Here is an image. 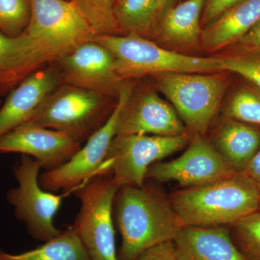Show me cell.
Returning a JSON list of instances; mask_svg holds the SVG:
<instances>
[{"mask_svg":"<svg viewBox=\"0 0 260 260\" xmlns=\"http://www.w3.org/2000/svg\"><path fill=\"white\" fill-rule=\"evenodd\" d=\"M114 208L122 239L119 260H136L149 248L174 240L183 226L169 197L153 183L121 186Z\"/></svg>","mask_w":260,"mask_h":260,"instance_id":"6da1fadb","label":"cell"},{"mask_svg":"<svg viewBox=\"0 0 260 260\" xmlns=\"http://www.w3.org/2000/svg\"><path fill=\"white\" fill-rule=\"evenodd\" d=\"M169 200L183 226H229L259 210L260 194L244 172L193 187L181 188Z\"/></svg>","mask_w":260,"mask_h":260,"instance_id":"7a4b0ae2","label":"cell"},{"mask_svg":"<svg viewBox=\"0 0 260 260\" xmlns=\"http://www.w3.org/2000/svg\"><path fill=\"white\" fill-rule=\"evenodd\" d=\"M112 52L118 75L135 80L162 73H209L223 72L220 57H198L164 49L135 34L94 36Z\"/></svg>","mask_w":260,"mask_h":260,"instance_id":"3957f363","label":"cell"},{"mask_svg":"<svg viewBox=\"0 0 260 260\" xmlns=\"http://www.w3.org/2000/svg\"><path fill=\"white\" fill-rule=\"evenodd\" d=\"M116 103L114 98L61 84L28 121L62 132L82 143L104 125Z\"/></svg>","mask_w":260,"mask_h":260,"instance_id":"277c9868","label":"cell"},{"mask_svg":"<svg viewBox=\"0 0 260 260\" xmlns=\"http://www.w3.org/2000/svg\"><path fill=\"white\" fill-rule=\"evenodd\" d=\"M191 135H205L220 109L229 84L225 71L162 73L152 76Z\"/></svg>","mask_w":260,"mask_h":260,"instance_id":"5b68a950","label":"cell"},{"mask_svg":"<svg viewBox=\"0 0 260 260\" xmlns=\"http://www.w3.org/2000/svg\"><path fill=\"white\" fill-rule=\"evenodd\" d=\"M119 189L112 174H99L75 189L80 212L74 227L93 260H119L113 223L114 198Z\"/></svg>","mask_w":260,"mask_h":260,"instance_id":"8992f818","label":"cell"},{"mask_svg":"<svg viewBox=\"0 0 260 260\" xmlns=\"http://www.w3.org/2000/svg\"><path fill=\"white\" fill-rule=\"evenodd\" d=\"M191 137L116 135L98 175L112 174L119 187L143 185L150 166L184 148Z\"/></svg>","mask_w":260,"mask_h":260,"instance_id":"52a82bcc","label":"cell"},{"mask_svg":"<svg viewBox=\"0 0 260 260\" xmlns=\"http://www.w3.org/2000/svg\"><path fill=\"white\" fill-rule=\"evenodd\" d=\"M135 83V80L124 82L119 88L117 103L112 115L70 160L39 176V184L42 189L53 193L59 191L70 193L97 175L107 157L111 143L117 135L121 113L131 96Z\"/></svg>","mask_w":260,"mask_h":260,"instance_id":"ba28073f","label":"cell"},{"mask_svg":"<svg viewBox=\"0 0 260 260\" xmlns=\"http://www.w3.org/2000/svg\"><path fill=\"white\" fill-rule=\"evenodd\" d=\"M24 32L46 49L53 61L94 37L71 0H32L31 16Z\"/></svg>","mask_w":260,"mask_h":260,"instance_id":"9c48e42d","label":"cell"},{"mask_svg":"<svg viewBox=\"0 0 260 260\" xmlns=\"http://www.w3.org/2000/svg\"><path fill=\"white\" fill-rule=\"evenodd\" d=\"M42 164L28 155H23L13 169L18 186L10 189L6 195L14 206L15 215L26 225L29 234L37 240L46 242L60 234L54 218L60 208L65 192L56 194L44 190L39 184Z\"/></svg>","mask_w":260,"mask_h":260,"instance_id":"30bf717a","label":"cell"},{"mask_svg":"<svg viewBox=\"0 0 260 260\" xmlns=\"http://www.w3.org/2000/svg\"><path fill=\"white\" fill-rule=\"evenodd\" d=\"M51 63L59 71L61 84L114 99H117L119 88L126 80L118 75L112 52L93 40L80 44Z\"/></svg>","mask_w":260,"mask_h":260,"instance_id":"8fae6325","label":"cell"},{"mask_svg":"<svg viewBox=\"0 0 260 260\" xmlns=\"http://www.w3.org/2000/svg\"><path fill=\"white\" fill-rule=\"evenodd\" d=\"M204 135H192L180 156L150 166L146 179L158 182L175 181L182 188L193 187L222 180L237 174Z\"/></svg>","mask_w":260,"mask_h":260,"instance_id":"7c38bea8","label":"cell"},{"mask_svg":"<svg viewBox=\"0 0 260 260\" xmlns=\"http://www.w3.org/2000/svg\"><path fill=\"white\" fill-rule=\"evenodd\" d=\"M188 133L172 105L153 89L138 88L135 83L131 96L121 113L116 135L176 136Z\"/></svg>","mask_w":260,"mask_h":260,"instance_id":"4fadbf2b","label":"cell"},{"mask_svg":"<svg viewBox=\"0 0 260 260\" xmlns=\"http://www.w3.org/2000/svg\"><path fill=\"white\" fill-rule=\"evenodd\" d=\"M81 144L62 132L27 121L0 138V153L28 155L51 171L70 160Z\"/></svg>","mask_w":260,"mask_h":260,"instance_id":"5bb4252c","label":"cell"},{"mask_svg":"<svg viewBox=\"0 0 260 260\" xmlns=\"http://www.w3.org/2000/svg\"><path fill=\"white\" fill-rule=\"evenodd\" d=\"M61 84L59 71L50 63L28 75L13 89L0 107V138L30 120Z\"/></svg>","mask_w":260,"mask_h":260,"instance_id":"9a60e30c","label":"cell"},{"mask_svg":"<svg viewBox=\"0 0 260 260\" xmlns=\"http://www.w3.org/2000/svg\"><path fill=\"white\" fill-rule=\"evenodd\" d=\"M51 62L49 52L25 32L12 37L0 32V97Z\"/></svg>","mask_w":260,"mask_h":260,"instance_id":"2e32d148","label":"cell"},{"mask_svg":"<svg viewBox=\"0 0 260 260\" xmlns=\"http://www.w3.org/2000/svg\"><path fill=\"white\" fill-rule=\"evenodd\" d=\"M173 243L179 260H246L229 226L184 225Z\"/></svg>","mask_w":260,"mask_h":260,"instance_id":"e0dca14e","label":"cell"},{"mask_svg":"<svg viewBox=\"0 0 260 260\" xmlns=\"http://www.w3.org/2000/svg\"><path fill=\"white\" fill-rule=\"evenodd\" d=\"M219 155L236 172H244L260 147V129L224 116L209 140Z\"/></svg>","mask_w":260,"mask_h":260,"instance_id":"ac0fdd59","label":"cell"},{"mask_svg":"<svg viewBox=\"0 0 260 260\" xmlns=\"http://www.w3.org/2000/svg\"><path fill=\"white\" fill-rule=\"evenodd\" d=\"M260 20V0H241L202 30L205 49L217 51L237 44Z\"/></svg>","mask_w":260,"mask_h":260,"instance_id":"d6986e66","label":"cell"},{"mask_svg":"<svg viewBox=\"0 0 260 260\" xmlns=\"http://www.w3.org/2000/svg\"><path fill=\"white\" fill-rule=\"evenodd\" d=\"M205 0H186L171 7L159 18L154 34L178 47H196L201 43V20Z\"/></svg>","mask_w":260,"mask_h":260,"instance_id":"ffe728a7","label":"cell"},{"mask_svg":"<svg viewBox=\"0 0 260 260\" xmlns=\"http://www.w3.org/2000/svg\"><path fill=\"white\" fill-rule=\"evenodd\" d=\"M44 243L20 254H10L0 249V260H93L74 225H70Z\"/></svg>","mask_w":260,"mask_h":260,"instance_id":"44dd1931","label":"cell"},{"mask_svg":"<svg viewBox=\"0 0 260 260\" xmlns=\"http://www.w3.org/2000/svg\"><path fill=\"white\" fill-rule=\"evenodd\" d=\"M114 15L121 35H154L159 13L158 0H115Z\"/></svg>","mask_w":260,"mask_h":260,"instance_id":"7402d4cb","label":"cell"},{"mask_svg":"<svg viewBox=\"0 0 260 260\" xmlns=\"http://www.w3.org/2000/svg\"><path fill=\"white\" fill-rule=\"evenodd\" d=\"M224 116L260 126V90L253 86L237 88L222 108Z\"/></svg>","mask_w":260,"mask_h":260,"instance_id":"603a6c76","label":"cell"},{"mask_svg":"<svg viewBox=\"0 0 260 260\" xmlns=\"http://www.w3.org/2000/svg\"><path fill=\"white\" fill-rule=\"evenodd\" d=\"M91 27L94 36L121 35L114 15L115 0H71Z\"/></svg>","mask_w":260,"mask_h":260,"instance_id":"cb8c5ba5","label":"cell"},{"mask_svg":"<svg viewBox=\"0 0 260 260\" xmlns=\"http://www.w3.org/2000/svg\"><path fill=\"white\" fill-rule=\"evenodd\" d=\"M234 244L246 260H260V210L229 225Z\"/></svg>","mask_w":260,"mask_h":260,"instance_id":"d4e9b609","label":"cell"},{"mask_svg":"<svg viewBox=\"0 0 260 260\" xmlns=\"http://www.w3.org/2000/svg\"><path fill=\"white\" fill-rule=\"evenodd\" d=\"M32 0H0V32L9 37L23 34L31 16Z\"/></svg>","mask_w":260,"mask_h":260,"instance_id":"484cf974","label":"cell"},{"mask_svg":"<svg viewBox=\"0 0 260 260\" xmlns=\"http://www.w3.org/2000/svg\"><path fill=\"white\" fill-rule=\"evenodd\" d=\"M219 57L222 71L240 75L260 90V55L240 51L237 54Z\"/></svg>","mask_w":260,"mask_h":260,"instance_id":"4316f807","label":"cell"},{"mask_svg":"<svg viewBox=\"0 0 260 260\" xmlns=\"http://www.w3.org/2000/svg\"><path fill=\"white\" fill-rule=\"evenodd\" d=\"M136 260H179L173 241L160 243L143 251Z\"/></svg>","mask_w":260,"mask_h":260,"instance_id":"83f0119b","label":"cell"},{"mask_svg":"<svg viewBox=\"0 0 260 260\" xmlns=\"http://www.w3.org/2000/svg\"><path fill=\"white\" fill-rule=\"evenodd\" d=\"M241 0H205L201 24L203 26L218 18L225 10L233 5L237 4Z\"/></svg>","mask_w":260,"mask_h":260,"instance_id":"f1b7e54d","label":"cell"},{"mask_svg":"<svg viewBox=\"0 0 260 260\" xmlns=\"http://www.w3.org/2000/svg\"><path fill=\"white\" fill-rule=\"evenodd\" d=\"M236 44L242 52L260 55V20Z\"/></svg>","mask_w":260,"mask_h":260,"instance_id":"f546056e","label":"cell"},{"mask_svg":"<svg viewBox=\"0 0 260 260\" xmlns=\"http://www.w3.org/2000/svg\"><path fill=\"white\" fill-rule=\"evenodd\" d=\"M244 173L254 182L260 194V147L255 155L246 167Z\"/></svg>","mask_w":260,"mask_h":260,"instance_id":"4dcf8cb0","label":"cell"},{"mask_svg":"<svg viewBox=\"0 0 260 260\" xmlns=\"http://www.w3.org/2000/svg\"><path fill=\"white\" fill-rule=\"evenodd\" d=\"M176 0H158L159 18L171 7L175 5Z\"/></svg>","mask_w":260,"mask_h":260,"instance_id":"1f68e13d","label":"cell"},{"mask_svg":"<svg viewBox=\"0 0 260 260\" xmlns=\"http://www.w3.org/2000/svg\"><path fill=\"white\" fill-rule=\"evenodd\" d=\"M259 210H260V203H259Z\"/></svg>","mask_w":260,"mask_h":260,"instance_id":"d6a6232c","label":"cell"},{"mask_svg":"<svg viewBox=\"0 0 260 260\" xmlns=\"http://www.w3.org/2000/svg\"><path fill=\"white\" fill-rule=\"evenodd\" d=\"M0 104H1V100H0Z\"/></svg>","mask_w":260,"mask_h":260,"instance_id":"836d02e7","label":"cell"}]
</instances>
